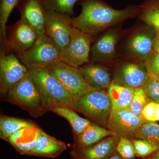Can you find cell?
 <instances>
[{
	"label": "cell",
	"mask_w": 159,
	"mask_h": 159,
	"mask_svg": "<svg viewBox=\"0 0 159 159\" xmlns=\"http://www.w3.org/2000/svg\"><path fill=\"white\" fill-rule=\"evenodd\" d=\"M78 3L82 11L78 16L71 18L72 26L92 36L140 12L138 8L114 9L102 0H81Z\"/></svg>",
	"instance_id": "cell-1"
},
{
	"label": "cell",
	"mask_w": 159,
	"mask_h": 159,
	"mask_svg": "<svg viewBox=\"0 0 159 159\" xmlns=\"http://www.w3.org/2000/svg\"><path fill=\"white\" fill-rule=\"evenodd\" d=\"M28 73L37 87L46 112L56 107L73 109L74 98L62 84L46 69L27 68Z\"/></svg>",
	"instance_id": "cell-2"
},
{
	"label": "cell",
	"mask_w": 159,
	"mask_h": 159,
	"mask_svg": "<svg viewBox=\"0 0 159 159\" xmlns=\"http://www.w3.org/2000/svg\"><path fill=\"white\" fill-rule=\"evenodd\" d=\"M73 109L106 127L112 110L111 102L107 92L92 88L80 97L74 98Z\"/></svg>",
	"instance_id": "cell-3"
},
{
	"label": "cell",
	"mask_w": 159,
	"mask_h": 159,
	"mask_svg": "<svg viewBox=\"0 0 159 159\" xmlns=\"http://www.w3.org/2000/svg\"><path fill=\"white\" fill-rule=\"evenodd\" d=\"M6 95L7 101L27 111L34 118L42 116L46 113L37 87L28 73L12 86Z\"/></svg>",
	"instance_id": "cell-4"
},
{
	"label": "cell",
	"mask_w": 159,
	"mask_h": 159,
	"mask_svg": "<svg viewBox=\"0 0 159 159\" xmlns=\"http://www.w3.org/2000/svg\"><path fill=\"white\" fill-rule=\"evenodd\" d=\"M61 50L45 34L39 37L28 50L16 55L27 68L48 69L60 61Z\"/></svg>",
	"instance_id": "cell-5"
},
{
	"label": "cell",
	"mask_w": 159,
	"mask_h": 159,
	"mask_svg": "<svg viewBox=\"0 0 159 159\" xmlns=\"http://www.w3.org/2000/svg\"><path fill=\"white\" fill-rule=\"evenodd\" d=\"M93 39L92 35L73 27L70 42L61 51L60 61L77 68L89 63Z\"/></svg>",
	"instance_id": "cell-6"
},
{
	"label": "cell",
	"mask_w": 159,
	"mask_h": 159,
	"mask_svg": "<svg viewBox=\"0 0 159 159\" xmlns=\"http://www.w3.org/2000/svg\"><path fill=\"white\" fill-rule=\"evenodd\" d=\"M46 70L59 81L74 99L92 88L86 82L78 68L62 61H58Z\"/></svg>",
	"instance_id": "cell-7"
},
{
	"label": "cell",
	"mask_w": 159,
	"mask_h": 159,
	"mask_svg": "<svg viewBox=\"0 0 159 159\" xmlns=\"http://www.w3.org/2000/svg\"><path fill=\"white\" fill-rule=\"evenodd\" d=\"M6 32L7 43L4 52L11 51L16 55L30 48L39 37L33 28L22 18L14 25L6 26Z\"/></svg>",
	"instance_id": "cell-8"
},
{
	"label": "cell",
	"mask_w": 159,
	"mask_h": 159,
	"mask_svg": "<svg viewBox=\"0 0 159 159\" xmlns=\"http://www.w3.org/2000/svg\"><path fill=\"white\" fill-rule=\"evenodd\" d=\"M70 16L48 10L45 21V34L54 41L61 51L67 45L73 28Z\"/></svg>",
	"instance_id": "cell-9"
},
{
	"label": "cell",
	"mask_w": 159,
	"mask_h": 159,
	"mask_svg": "<svg viewBox=\"0 0 159 159\" xmlns=\"http://www.w3.org/2000/svg\"><path fill=\"white\" fill-rule=\"evenodd\" d=\"M27 67L13 53L0 54V92L6 95L9 89L28 74Z\"/></svg>",
	"instance_id": "cell-10"
},
{
	"label": "cell",
	"mask_w": 159,
	"mask_h": 159,
	"mask_svg": "<svg viewBox=\"0 0 159 159\" xmlns=\"http://www.w3.org/2000/svg\"><path fill=\"white\" fill-rule=\"evenodd\" d=\"M145 121L129 110L112 109L106 127L115 135L126 137L133 140Z\"/></svg>",
	"instance_id": "cell-11"
},
{
	"label": "cell",
	"mask_w": 159,
	"mask_h": 159,
	"mask_svg": "<svg viewBox=\"0 0 159 159\" xmlns=\"http://www.w3.org/2000/svg\"><path fill=\"white\" fill-rule=\"evenodd\" d=\"M144 66L125 63L115 70L113 82L129 88H141L149 79Z\"/></svg>",
	"instance_id": "cell-12"
},
{
	"label": "cell",
	"mask_w": 159,
	"mask_h": 159,
	"mask_svg": "<svg viewBox=\"0 0 159 159\" xmlns=\"http://www.w3.org/2000/svg\"><path fill=\"white\" fill-rule=\"evenodd\" d=\"M16 8L20 13V18L33 28L39 37L45 34V21L48 9L43 0H19Z\"/></svg>",
	"instance_id": "cell-13"
},
{
	"label": "cell",
	"mask_w": 159,
	"mask_h": 159,
	"mask_svg": "<svg viewBox=\"0 0 159 159\" xmlns=\"http://www.w3.org/2000/svg\"><path fill=\"white\" fill-rule=\"evenodd\" d=\"M156 32V29L149 25L134 32L129 38L126 45L129 54L144 62L153 51Z\"/></svg>",
	"instance_id": "cell-14"
},
{
	"label": "cell",
	"mask_w": 159,
	"mask_h": 159,
	"mask_svg": "<svg viewBox=\"0 0 159 159\" xmlns=\"http://www.w3.org/2000/svg\"><path fill=\"white\" fill-rule=\"evenodd\" d=\"M119 137L112 136L93 145L83 148H73L70 152L71 159H107L116 151Z\"/></svg>",
	"instance_id": "cell-15"
},
{
	"label": "cell",
	"mask_w": 159,
	"mask_h": 159,
	"mask_svg": "<svg viewBox=\"0 0 159 159\" xmlns=\"http://www.w3.org/2000/svg\"><path fill=\"white\" fill-rule=\"evenodd\" d=\"M66 149V145L64 142L40 129L36 144L28 155L54 158L59 156Z\"/></svg>",
	"instance_id": "cell-16"
},
{
	"label": "cell",
	"mask_w": 159,
	"mask_h": 159,
	"mask_svg": "<svg viewBox=\"0 0 159 159\" xmlns=\"http://www.w3.org/2000/svg\"><path fill=\"white\" fill-rule=\"evenodd\" d=\"M119 34L116 31L107 32L96 41L91 49L93 61L104 62L115 57Z\"/></svg>",
	"instance_id": "cell-17"
},
{
	"label": "cell",
	"mask_w": 159,
	"mask_h": 159,
	"mask_svg": "<svg viewBox=\"0 0 159 159\" xmlns=\"http://www.w3.org/2000/svg\"><path fill=\"white\" fill-rule=\"evenodd\" d=\"M78 69L86 82L93 88L105 90L112 82L108 70L102 66L87 64Z\"/></svg>",
	"instance_id": "cell-18"
},
{
	"label": "cell",
	"mask_w": 159,
	"mask_h": 159,
	"mask_svg": "<svg viewBox=\"0 0 159 159\" xmlns=\"http://www.w3.org/2000/svg\"><path fill=\"white\" fill-rule=\"evenodd\" d=\"M116 136L107 129L101 127L92 122L78 135L74 136L73 148H83L89 147L100 142L107 137Z\"/></svg>",
	"instance_id": "cell-19"
},
{
	"label": "cell",
	"mask_w": 159,
	"mask_h": 159,
	"mask_svg": "<svg viewBox=\"0 0 159 159\" xmlns=\"http://www.w3.org/2000/svg\"><path fill=\"white\" fill-rule=\"evenodd\" d=\"M135 90L134 89L125 87L112 81L107 89L112 109L129 110Z\"/></svg>",
	"instance_id": "cell-20"
},
{
	"label": "cell",
	"mask_w": 159,
	"mask_h": 159,
	"mask_svg": "<svg viewBox=\"0 0 159 159\" xmlns=\"http://www.w3.org/2000/svg\"><path fill=\"white\" fill-rule=\"evenodd\" d=\"M34 127H31L27 135L25 134L28 127L16 132L9 137L7 142L10 143L21 154L28 155L34 148L38 137L39 128L32 134L29 135Z\"/></svg>",
	"instance_id": "cell-21"
},
{
	"label": "cell",
	"mask_w": 159,
	"mask_h": 159,
	"mask_svg": "<svg viewBox=\"0 0 159 159\" xmlns=\"http://www.w3.org/2000/svg\"><path fill=\"white\" fill-rule=\"evenodd\" d=\"M51 111L66 119L70 125L74 136L82 133L92 123L88 119L79 116L73 109L66 107H56L51 109Z\"/></svg>",
	"instance_id": "cell-22"
},
{
	"label": "cell",
	"mask_w": 159,
	"mask_h": 159,
	"mask_svg": "<svg viewBox=\"0 0 159 159\" xmlns=\"http://www.w3.org/2000/svg\"><path fill=\"white\" fill-rule=\"evenodd\" d=\"M34 122L27 119L2 115L0 117V138L7 142L12 134L29 127H36Z\"/></svg>",
	"instance_id": "cell-23"
},
{
	"label": "cell",
	"mask_w": 159,
	"mask_h": 159,
	"mask_svg": "<svg viewBox=\"0 0 159 159\" xmlns=\"http://www.w3.org/2000/svg\"><path fill=\"white\" fill-rule=\"evenodd\" d=\"M139 12L141 20L159 29V0H147L140 7Z\"/></svg>",
	"instance_id": "cell-24"
},
{
	"label": "cell",
	"mask_w": 159,
	"mask_h": 159,
	"mask_svg": "<svg viewBox=\"0 0 159 159\" xmlns=\"http://www.w3.org/2000/svg\"><path fill=\"white\" fill-rule=\"evenodd\" d=\"M19 0H0V40L1 51H6L7 46L6 25L11 11L16 7Z\"/></svg>",
	"instance_id": "cell-25"
},
{
	"label": "cell",
	"mask_w": 159,
	"mask_h": 159,
	"mask_svg": "<svg viewBox=\"0 0 159 159\" xmlns=\"http://www.w3.org/2000/svg\"><path fill=\"white\" fill-rule=\"evenodd\" d=\"M134 139H144L159 148V125L145 120L137 132Z\"/></svg>",
	"instance_id": "cell-26"
},
{
	"label": "cell",
	"mask_w": 159,
	"mask_h": 159,
	"mask_svg": "<svg viewBox=\"0 0 159 159\" xmlns=\"http://www.w3.org/2000/svg\"><path fill=\"white\" fill-rule=\"evenodd\" d=\"M48 10L56 11L68 15L74 14V8L76 3L81 0H43Z\"/></svg>",
	"instance_id": "cell-27"
},
{
	"label": "cell",
	"mask_w": 159,
	"mask_h": 159,
	"mask_svg": "<svg viewBox=\"0 0 159 159\" xmlns=\"http://www.w3.org/2000/svg\"><path fill=\"white\" fill-rule=\"evenodd\" d=\"M150 102L146 97L142 88L136 89L131 103L129 111L142 119V112L145 106Z\"/></svg>",
	"instance_id": "cell-28"
},
{
	"label": "cell",
	"mask_w": 159,
	"mask_h": 159,
	"mask_svg": "<svg viewBox=\"0 0 159 159\" xmlns=\"http://www.w3.org/2000/svg\"><path fill=\"white\" fill-rule=\"evenodd\" d=\"M116 150L125 159H134L137 156L132 140L126 137H119Z\"/></svg>",
	"instance_id": "cell-29"
},
{
	"label": "cell",
	"mask_w": 159,
	"mask_h": 159,
	"mask_svg": "<svg viewBox=\"0 0 159 159\" xmlns=\"http://www.w3.org/2000/svg\"><path fill=\"white\" fill-rule=\"evenodd\" d=\"M135 150L137 156L145 158L151 155L159 149L155 146L144 139H133Z\"/></svg>",
	"instance_id": "cell-30"
},
{
	"label": "cell",
	"mask_w": 159,
	"mask_h": 159,
	"mask_svg": "<svg viewBox=\"0 0 159 159\" xmlns=\"http://www.w3.org/2000/svg\"><path fill=\"white\" fill-rule=\"evenodd\" d=\"M144 66L149 78L157 79L159 77V53L154 51L144 61Z\"/></svg>",
	"instance_id": "cell-31"
},
{
	"label": "cell",
	"mask_w": 159,
	"mask_h": 159,
	"mask_svg": "<svg viewBox=\"0 0 159 159\" xmlns=\"http://www.w3.org/2000/svg\"><path fill=\"white\" fill-rule=\"evenodd\" d=\"M142 88L149 101L159 103V82L157 80L149 78Z\"/></svg>",
	"instance_id": "cell-32"
},
{
	"label": "cell",
	"mask_w": 159,
	"mask_h": 159,
	"mask_svg": "<svg viewBox=\"0 0 159 159\" xmlns=\"http://www.w3.org/2000/svg\"><path fill=\"white\" fill-rule=\"evenodd\" d=\"M142 118L150 122L159 121V103L151 101L148 102L142 111Z\"/></svg>",
	"instance_id": "cell-33"
},
{
	"label": "cell",
	"mask_w": 159,
	"mask_h": 159,
	"mask_svg": "<svg viewBox=\"0 0 159 159\" xmlns=\"http://www.w3.org/2000/svg\"><path fill=\"white\" fill-rule=\"evenodd\" d=\"M153 51L159 53V29H156L153 40Z\"/></svg>",
	"instance_id": "cell-34"
},
{
	"label": "cell",
	"mask_w": 159,
	"mask_h": 159,
	"mask_svg": "<svg viewBox=\"0 0 159 159\" xmlns=\"http://www.w3.org/2000/svg\"><path fill=\"white\" fill-rule=\"evenodd\" d=\"M107 159H125L116 151L112 155H111Z\"/></svg>",
	"instance_id": "cell-35"
},
{
	"label": "cell",
	"mask_w": 159,
	"mask_h": 159,
	"mask_svg": "<svg viewBox=\"0 0 159 159\" xmlns=\"http://www.w3.org/2000/svg\"><path fill=\"white\" fill-rule=\"evenodd\" d=\"M149 159H159V149L152 153Z\"/></svg>",
	"instance_id": "cell-36"
},
{
	"label": "cell",
	"mask_w": 159,
	"mask_h": 159,
	"mask_svg": "<svg viewBox=\"0 0 159 159\" xmlns=\"http://www.w3.org/2000/svg\"><path fill=\"white\" fill-rule=\"evenodd\" d=\"M156 80H157V81L159 82V77L158 78H157V79Z\"/></svg>",
	"instance_id": "cell-37"
}]
</instances>
